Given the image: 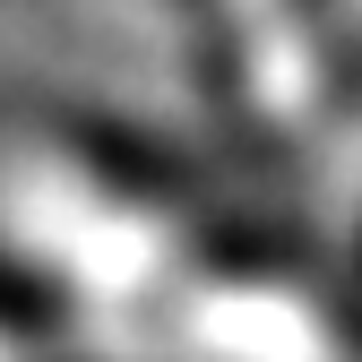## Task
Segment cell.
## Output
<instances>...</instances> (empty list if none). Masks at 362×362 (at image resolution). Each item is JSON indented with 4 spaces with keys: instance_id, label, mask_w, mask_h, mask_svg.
I'll use <instances>...</instances> for the list:
<instances>
[{
    "instance_id": "cell-1",
    "label": "cell",
    "mask_w": 362,
    "mask_h": 362,
    "mask_svg": "<svg viewBox=\"0 0 362 362\" xmlns=\"http://www.w3.org/2000/svg\"><path fill=\"white\" fill-rule=\"evenodd\" d=\"M0 310L121 362H354L362 302L285 224L61 104H0Z\"/></svg>"
},
{
    "instance_id": "cell-2",
    "label": "cell",
    "mask_w": 362,
    "mask_h": 362,
    "mask_svg": "<svg viewBox=\"0 0 362 362\" xmlns=\"http://www.w3.org/2000/svg\"><path fill=\"white\" fill-rule=\"evenodd\" d=\"M354 302H362V276H354Z\"/></svg>"
}]
</instances>
